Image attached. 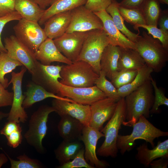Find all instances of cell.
<instances>
[{"label": "cell", "mask_w": 168, "mask_h": 168, "mask_svg": "<svg viewBox=\"0 0 168 168\" xmlns=\"http://www.w3.org/2000/svg\"><path fill=\"white\" fill-rule=\"evenodd\" d=\"M8 115V113L0 111V121L3 119L7 118Z\"/></svg>", "instance_id": "816d5d0a"}, {"label": "cell", "mask_w": 168, "mask_h": 168, "mask_svg": "<svg viewBox=\"0 0 168 168\" xmlns=\"http://www.w3.org/2000/svg\"><path fill=\"white\" fill-rule=\"evenodd\" d=\"M109 44L107 35L103 29L88 31L77 60L87 62L99 75L101 57L104 49Z\"/></svg>", "instance_id": "8992f818"}, {"label": "cell", "mask_w": 168, "mask_h": 168, "mask_svg": "<svg viewBox=\"0 0 168 168\" xmlns=\"http://www.w3.org/2000/svg\"><path fill=\"white\" fill-rule=\"evenodd\" d=\"M36 59L42 64L50 65L53 62H59L70 64V60L58 50L53 40L48 38L34 53Z\"/></svg>", "instance_id": "d6986e66"}, {"label": "cell", "mask_w": 168, "mask_h": 168, "mask_svg": "<svg viewBox=\"0 0 168 168\" xmlns=\"http://www.w3.org/2000/svg\"><path fill=\"white\" fill-rule=\"evenodd\" d=\"M55 111L52 106L47 105L40 106L31 116L28 129L24 134L27 143L40 154L44 151L42 141L47 133L49 115Z\"/></svg>", "instance_id": "52a82bcc"}, {"label": "cell", "mask_w": 168, "mask_h": 168, "mask_svg": "<svg viewBox=\"0 0 168 168\" xmlns=\"http://www.w3.org/2000/svg\"><path fill=\"white\" fill-rule=\"evenodd\" d=\"M104 135L100 131L89 126H84L80 140L84 145L85 158L92 166L104 168L109 166L106 161L100 160L97 157L96 146L98 140Z\"/></svg>", "instance_id": "5bb4252c"}, {"label": "cell", "mask_w": 168, "mask_h": 168, "mask_svg": "<svg viewBox=\"0 0 168 168\" xmlns=\"http://www.w3.org/2000/svg\"><path fill=\"white\" fill-rule=\"evenodd\" d=\"M134 49L139 54L146 64L153 72H161L168 61V50L160 41L146 32L138 37L134 43Z\"/></svg>", "instance_id": "7a4b0ae2"}, {"label": "cell", "mask_w": 168, "mask_h": 168, "mask_svg": "<svg viewBox=\"0 0 168 168\" xmlns=\"http://www.w3.org/2000/svg\"><path fill=\"white\" fill-rule=\"evenodd\" d=\"M133 130L129 135H118L117 147L122 155L131 150L137 139L145 140L150 143L152 148L155 147L154 140L161 137L167 136L168 132L161 130L151 123L147 118L141 116L138 121L132 126Z\"/></svg>", "instance_id": "3957f363"}, {"label": "cell", "mask_w": 168, "mask_h": 168, "mask_svg": "<svg viewBox=\"0 0 168 168\" xmlns=\"http://www.w3.org/2000/svg\"><path fill=\"white\" fill-rule=\"evenodd\" d=\"M112 2V0H87L84 6L87 9L96 12L105 10Z\"/></svg>", "instance_id": "ab89813d"}, {"label": "cell", "mask_w": 168, "mask_h": 168, "mask_svg": "<svg viewBox=\"0 0 168 168\" xmlns=\"http://www.w3.org/2000/svg\"><path fill=\"white\" fill-rule=\"evenodd\" d=\"M25 97L23 101L22 106L28 108L32 106L35 103L43 100L48 98H52L75 102L72 100L56 95L49 92L42 87L33 82H29L27 85Z\"/></svg>", "instance_id": "7402d4cb"}, {"label": "cell", "mask_w": 168, "mask_h": 168, "mask_svg": "<svg viewBox=\"0 0 168 168\" xmlns=\"http://www.w3.org/2000/svg\"><path fill=\"white\" fill-rule=\"evenodd\" d=\"M125 120L122 124L132 127L142 115L149 117L154 100L153 88L150 80L134 91L125 97Z\"/></svg>", "instance_id": "6da1fadb"}, {"label": "cell", "mask_w": 168, "mask_h": 168, "mask_svg": "<svg viewBox=\"0 0 168 168\" xmlns=\"http://www.w3.org/2000/svg\"><path fill=\"white\" fill-rule=\"evenodd\" d=\"M15 9L22 19L38 22L45 10L30 0H14Z\"/></svg>", "instance_id": "4316f807"}, {"label": "cell", "mask_w": 168, "mask_h": 168, "mask_svg": "<svg viewBox=\"0 0 168 168\" xmlns=\"http://www.w3.org/2000/svg\"><path fill=\"white\" fill-rule=\"evenodd\" d=\"M37 4L41 8L45 10L46 8L50 5L54 0H30Z\"/></svg>", "instance_id": "681fc988"}, {"label": "cell", "mask_w": 168, "mask_h": 168, "mask_svg": "<svg viewBox=\"0 0 168 168\" xmlns=\"http://www.w3.org/2000/svg\"><path fill=\"white\" fill-rule=\"evenodd\" d=\"M150 82L154 90L155 96L154 102L150 110V113L158 112L159 107L161 105L168 106V99L165 96L164 92L157 86L156 82L152 77Z\"/></svg>", "instance_id": "74e56055"}, {"label": "cell", "mask_w": 168, "mask_h": 168, "mask_svg": "<svg viewBox=\"0 0 168 168\" xmlns=\"http://www.w3.org/2000/svg\"><path fill=\"white\" fill-rule=\"evenodd\" d=\"M160 29L168 33V9L162 11L158 18L157 25Z\"/></svg>", "instance_id": "7dc6e473"}, {"label": "cell", "mask_w": 168, "mask_h": 168, "mask_svg": "<svg viewBox=\"0 0 168 168\" xmlns=\"http://www.w3.org/2000/svg\"><path fill=\"white\" fill-rule=\"evenodd\" d=\"M52 103L55 112L60 117L68 115L78 119L84 126H89L91 118L90 105L55 98H54Z\"/></svg>", "instance_id": "e0dca14e"}, {"label": "cell", "mask_w": 168, "mask_h": 168, "mask_svg": "<svg viewBox=\"0 0 168 168\" xmlns=\"http://www.w3.org/2000/svg\"><path fill=\"white\" fill-rule=\"evenodd\" d=\"M21 128H22L19 123L14 121H8L0 131V133L6 137L12 132Z\"/></svg>", "instance_id": "f6af8a7d"}, {"label": "cell", "mask_w": 168, "mask_h": 168, "mask_svg": "<svg viewBox=\"0 0 168 168\" xmlns=\"http://www.w3.org/2000/svg\"><path fill=\"white\" fill-rule=\"evenodd\" d=\"M22 128L20 129L12 132L6 137L9 146L15 148L21 143L22 140Z\"/></svg>", "instance_id": "7bdbcfd3"}, {"label": "cell", "mask_w": 168, "mask_h": 168, "mask_svg": "<svg viewBox=\"0 0 168 168\" xmlns=\"http://www.w3.org/2000/svg\"><path fill=\"white\" fill-rule=\"evenodd\" d=\"M84 148L83 147L78 152L75 157L71 161L60 165L58 168H94V167L89 163L86 160Z\"/></svg>", "instance_id": "f35d334b"}, {"label": "cell", "mask_w": 168, "mask_h": 168, "mask_svg": "<svg viewBox=\"0 0 168 168\" xmlns=\"http://www.w3.org/2000/svg\"><path fill=\"white\" fill-rule=\"evenodd\" d=\"M8 160V158L6 154L3 153H0V168L6 163Z\"/></svg>", "instance_id": "f907efd6"}, {"label": "cell", "mask_w": 168, "mask_h": 168, "mask_svg": "<svg viewBox=\"0 0 168 168\" xmlns=\"http://www.w3.org/2000/svg\"><path fill=\"white\" fill-rule=\"evenodd\" d=\"M137 152L135 158L139 163L146 167H148L151 163L156 159L168 156V140L159 141L152 149H149L145 142L136 148Z\"/></svg>", "instance_id": "ffe728a7"}, {"label": "cell", "mask_w": 168, "mask_h": 168, "mask_svg": "<svg viewBox=\"0 0 168 168\" xmlns=\"http://www.w3.org/2000/svg\"><path fill=\"white\" fill-rule=\"evenodd\" d=\"M62 66L44 65L39 62L35 73L32 76V81L40 85L47 91L58 94L62 84L60 72Z\"/></svg>", "instance_id": "4fadbf2b"}, {"label": "cell", "mask_w": 168, "mask_h": 168, "mask_svg": "<svg viewBox=\"0 0 168 168\" xmlns=\"http://www.w3.org/2000/svg\"><path fill=\"white\" fill-rule=\"evenodd\" d=\"M58 126V132L63 140H80L84 125L79 120L68 115L61 117Z\"/></svg>", "instance_id": "603a6c76"}, {"label": "cell", "mask_w": 168, "mask_h": 168, "mask_svg": "<svg viewBox=\"0 0 168 168\" xmlns=\"http://www.w3.org/2000/svg\"><path fill=\"white\" fill-rule=\"evenodd\" d=\"M71 13V21L65 33L103 29V23L100 18L84 5L73 9Z\"/></svg>", "instance_id": "30bf717a"}, {"label": "cell", "mask_w": 168, "mask_h": 168, "mask_svg": "<svg viewBox=\"0 0 168 168\" xmlns=\"http://www.w3.org/2000/svg\"><path fill=\"white\" fill-rule=\"evenodd\" d=\"M143 28L148 31V34H151L154 38L158 39L163 46L168 50V33L155 26L151 25H138L133 26L134 29L138 30L139 33V28Z\"/></svg>", "instance_id": "8d00e7d4"}, {"label": "cell", "mask_w": 168, "mask_h": 168, "mask_svg": "<svg viewBox=\"0 0 168 168\" xmlns=\"http://www.w3.org/2000/svg\"><path fill=\"white\" fill-rule=\"evenodd\" d=\"M118 62V71L124 70H137L146 65V63L135 49L120 47Z\"/></svg>", "instance_id": "cb8c5ba5"}, {"label": "cell", "mask_w": 168, "mask_h": 168, "mask_svg": "<svg viewBox=\"0 0 168 168\" xmlns=\"http://www.w3.org/2000/svg\"><path fill=\"white\" fill-rule=\"evenodd\" d=\"M26 70L25 67H22L19 72H12L11 78L8 84H12L13 97L11 108L7 117L8 121L24 123L27 119V114L22 106L25 96L23 95L22 90V79Z\"/></svg>", "instance_id": "9c48e42d"}, {"label": "cell", "mask_w": 168, "mask_h": 168, "mask_svg": "<svg viewBox=\"0 0 168 168\" xmlns=\"http://www.w3.org/2000/svg\"><path fill=\"white\" fill-rule=\"evenodd\" d=\"M16 38L35 53L48 37L38 22L21 19L13 27Z\"/></svg>", "instance_id": "ba28073f"}, {"label": "cell", "mask_w": 168, "mask_h": 168, "mask_svg": "<svg viewBox=\"0 0 168 168\" xmlns=\"http://www.w3.org/2000/svg\"><path fill=\"white\" fill-rule=\"evenodd\" d=\"M160 3L168 4V0H158Z\"/></svg>", "instance_id": "f5cc1de1"}, {"label": "cell", "mask_w": 168, "mask_h": 168, "mask_svg": "<svg viewBox=\"0 0 168 168\" xmlns=\"http://www.w3.org/2000/svg\"><path fill=\"white\" fill-rule=\"evenodd\" d=\"M88 32L65 33L53 41L59 51L73 62L77 60Z\"/></svg>", "instance_id": "7c38bea8"}, {"label": "cell", "mask_w": 168, "mask_h": 168, "mask_svg": "<svg viewBox=\"0 0 168 168\" xmlns=\"http://www.w3.org/2000/svg\"><path fill=\"white\" fill-rule=\"evenodd\" d=\"M168 165V156H163L159 159L153 161L150 166L152 168H166Z\"/></svg>", "instance_id": "c3c4849f"}, {"label": "cell", "mask_w": 168, "mask_h": 168, "mask_svg": "<svg viewBox=\"0 0 168 168\" xmlns=\"http://www.w3.org/2000/svg\"><path fill=\"white\" fill-rule=\"evenodd\" d=\"M118 9L124 20L133 26L138 25L146 24L140 9L127 8L118 6Z\"/></svg>", "instance_id": "836d02e7"}, {"label": "cell", "mask_w": 168, "mask_h": 168, "mask_svg": "<svg viewBox=\"0 0 168 168\" xmlns=\"http://www.w3.org/2000/svg\"><path fill=\"white\" fill-rule=\"evenodd\" d=\"M126 106L124 98L120 99L114 112L109 122L100 131L105 138L103 142L97 149V155L103 157L110 156L115 158L118 150L117 140L121 125L125 120Z\"/></svg>", "instance_id": "277c9868"}, {"label": "cell", "mask_w": 168, "mask_h": 168, "mask_svg": "<svg viewBox=\"0 0 168 168\" xmlns=\"http://www.w3.org/2000/svg\"><path fill=\"white\" fill-rule=\"evenodd\" d=\"M105 11L111 16L117 28L129 40L134 43L139 34L132 32L126 27L119 11L118 2L117 1L112 2Z\"/></svg>", "instance_id": "f546056e"}, {"label": "cell", "mask_w": 168, "mask_h": 168, "mask_svg": "<svg viewBox=\"0 0 168 168\" xmlns=\"http://www.w3.org/2000/svg\"><path fill=\"white\" fill-rule=\"evenodd\" d=\"M112 2H116V0H112Z\"/></svg>", "instance_id": "db71d44e"}, {"label": "cell", "mask_w": 168, "mask_h": 168, "mask_svg": "<svg viewBox=\"0 0 168 168\" xmlns=\"http://www.w3.org/2000/svg\"><path fill=\"white\" fill-rule=\"evenodd\" d=\"M71 11L56 14L44 23V29L48 38H56L66 32L70 23Z\"/></svg>", "instance_id": "44dd1931"}, {"label": "cell", "mask_w": 168, "mask_h": 168, "mask_svg": "<svg viewBox=\"0 0 168 168\" xmlns=\"http://www.w3.org/2000/svg\"><path fill=\"white\" fill-rule=\"evenodd\" d=\"M119 50V47L109 44L104 49L101 57L100 71L110 79L112 75L118 71Z\"/></svg>", "instance_id": "d4e9b609"}, {"label": "cell", "mask_w": 168, "mask_h": 168, "mask_svg": "<svg viewBox=\"0 0 168 168\" xmlns=\"http://www.w3.org/2000/svg\"><path fill=\"white\" fill-rule=\"evenodd\" d=\"M160 3L158 0H145L140 9L146 25L157 26L162 11Z\"/></svg>", "instance_id": "4dcf8cb0"}, {"label": "cell", "mask_w": 168, "mask_h": 168, "mask_svg": "<svg viewBox=\"0 0 168 168\" xmlns=\"http://www.w3.org/2000/svg\"><path fill=\"white\" fill-rule=\"evenodd\" d=\"M15 11L14 0H0V17Z\"/></svg>", "instance_id": "ee69618b"}, {"label": "cell", "mask_w": 168, "mask_h": 168, "mask_svg": "<svg viewBox=\"0 0 168 168\" xmlns=\"http://www.w3.org/2000/svg\"><path fill=\"white\" fill-rule=\"evenodd\" d=\"M83 147L79 140H63L54 151L56 158L62 165L72 160Z\"/></svg>", "instance_id": "83f0119b"}, {"label": "cell", "mask_w": 168, "mask_h": 168, "mask_svg": "<svg viewBox=\"0 0 168 168\" xmlns=\"http://www.w3.org/2000/svg\"><path fill=\"white\" fill-rule=\"evenodd\" d=\"M87 0H54L50 6L45 9L38 23L44 24L50 17L57 13L71 11L79 6L84 5Z\"/></svg>", "instance_id": "484cf974"}, {"label": "cell", "mask_w": 168, "mask_h": 168, "mask_svg": "<svg viewBox=\"0 0 168 168\" xmlns=\"http://www.w3.org/2000/svg\"><path fill=\"white\" fill-rule=\"evenodd\" d=\"M57 95L66 97L78 103L89 105L107 97L96 86L90 87H75L62 84Z\"/></svg>", "instance_id": "9a60e30c"}, {"label": "cell", "mask_w": 168, "mask_h": 168, "mask_svg": "<svg viewBox=\"0 0 168 168\" xmlns=\"http://www.w3.org/2000/svg\"><path fill=\"white\" fill-rule=\"evenodd\" d=\"M22 18L21 16L16 11L4 16L0 17V53L7 52L2 42L1 37L5 26L9 22L14 20L19 21Z\"/></svg>", "instance_id": "60d3db41"}, {"label": "cell", "mask_w": 168, "mask_h": 168, "mask_svg": "<svg viewBox=\"0 0 168 168\" xmlns=\"http://www.w3.org/2000/svg\"><path fill=\"white\" fill-rule=\"evenodd\" d=\"M96 86L106 95L107 97L119 101V97L117 89L111 82L106 78L104 73L100 71L99 76L95 82Z\"/></svg>", "instance_id": "d6a6232c"}, {"label": "cell", "mask_w": 168, "mask_h": 168, "mask_svg": "<svg viewBox=\"0 0 168 168\" xmlns=\"http://www.w3.org/2000/svg\"><path fill=\"white\" fill-rule=\"evenodd\" d=\"M22 66L21 62L9 56L7 53H0V82L5 88L9 85L8 79L4 77L5 75L17 66Z\"/></svg>", "instance_id": "1f68e13d"}, {"label": "cell", "mask_w": 168, "mask_h": 168, "mask_svg": "<svg viewBox=\"0 0 168 168\" xmlns=\"http://www.w3.org/2000/svg\"><path fill=\"white\" fill-rule=\"evenodd\" d=\"M138 70H124L117 71L112 75L111 82L117 89L130 83L135 78Z\"/></svg>", "instance_id": "d590c367"}, {"label": "cell", "mask_w": 168, "mask_h": 168, "mask_svg": "<svg viewBox=\"0 0 168 168\" xmlns=\"http://www.w3.org/2000/svg\"><path fill=\"white\" fill-rule=\"evenodd\" d=\"M4 47L8 55L21 62L31 74L35 72L39 62L34 53L20 41L15 35H11L4 40Z\"/></svg>", "instance_id": "8fae6325"}, {"label": "cell", "mask_w": 168, "mask_h": 168, "mask_svg": "<svg viewBox=\"0 0 168 168\" xmlns=\"http://www.w3.org/2000/svg\"><path fill=\"white\" fill-rule=\"evenodd\" d=\"M60 75L61 83L75 87L93 86L99 76L90 64L82 60L62 66Z\"/></svg>", "instance_id": "5b68a950"}, {"label": "cell", "mask_w": 168, "mask_h": 168, "mask_svg": "<svg viewBox=\"0 0 168 168\" xmlns=\"http://www.w3.org/2000/svg\"><path fill=\"white\" fill-rule=\"evenodd\" d=\"M145 0H123L118 2L119 6L129 9H140Z\"/></svg>", "instance_id": "bcb514c9"}, {"label": "cell", "mask_w": 168, "mask_h": 168, "mask_svg": "<svg viewBox=\"0 0 168 168\" xmlns=\"http://www.w3.org/2000/svg\"><path fill=\"white\" fill-rule=\"evenodd\" d=\"M94 13L102 21L103 29L107 35L110 44L134 49V43L117 28L111 16L105 10Z\"/></svg>", "instance_id": "ac0fdd59"}, {"label": "cell", "mask_w": 168, "mask_h": 168, "mask_svg": "<svg viewBox=\"0 0 168 168\" xmlns=\"http://www.w3.org/2000/svg\"><path fill=\"white\" fill-rule=\"evenodd\" d=\"M152 69L147 65L138 70L137 74L134 79L128 84L117 89L119 97H125L143 85L150 80Z\"/></svg>", "instance_id": "f1b7e54d"}, {"label": "cell", "mask_w": 168, "mask_h": 168, "mask_svg": "<svg viewBox=\"0 0 168 168\" xmlns=\"http://www.w3.org/2000/svg\"><path fill=\"white\" fill-rule=\"evenodd\" d=\"M118 101L106 97L90 105L91 118L89 126L100 131L104 124L113 115Z\"/></svg>", "instance_id": "2e32d148"}, {"label": "cell", "mask_w": 168, "mask_h": 168, "mask_svg": "<svg viewBox=\"0 0 168 168\" xmlns=\"http://www.w3.org/2000/svg\"><path fill=\"white\" fill-rule=\"evenodd\" d=\"M3 151H4L3 150ZM9 159L11 168H42L44 167L41 162L37 160L31 159L25 154L16 157L18 160L11 158L5 152Z\"/></svg>", "instance_id": "e575fe53"}, {"label": "cell", "mask_w": 168, "mask_h": 168, "mask_svg": "<svg viewBox=\"0 0 168 168\" xmlns=\"http://www.w3.org/2000/svg\"><path fill=\"white\" fill-rule=\"evenodd\" d=\"M13 97V92L7 90L0 82V107L11 106Z\"/></svg>", "instance_id": "b9f144b4"}]
</instances>
